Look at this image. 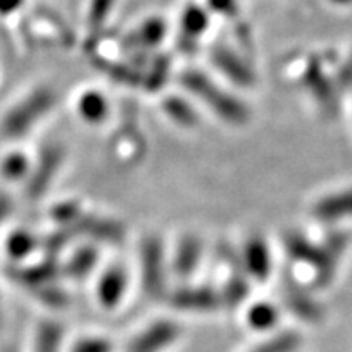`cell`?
Listing matches in <instances>:
<instances>
[{
	"label": "cell",
	"instance_id": "6da1fadb",
	"mask_svg": "<svg viewBox=\"0 0 352 352\" xmlns=\"http://www.w3.org/2000/svg\"><path fill=\"white\" fill-rule=\"evenodd\" d=\"M285 252L298 263L308 264L316 272V284H328L336 272L338 259L346 250L344 233H331L323 245L311 243L300 233H289L285 236Z\"/></svg>",
	"mask_w": 352,
	"mask_h": 352
},
{
	"label": "cell",
	"instance_id": "7a4b0ae2",
	"mask_svg": "<svg viewBox=\"0 0 352 352\" xmlns=\"http://www.w3.org/2000/svg\"><path fill=\"white\" fill-rule=\"evenodd\" d=\"M183 85L197 96L206 107L212 109L215 114H219L220 120H226L232 124H241L248 120V111L243 107V103L227 94L223 88H220L217 83L210 80L208 76L199 72V70H191L184 74Z\"/></svg>",
	"mask_w": 352,
	"mask_h": 352
},
{
	"label": "cell",
	"instance_id": "3957f363",
	"mask_svg": "<svg viewBox=\"0 0 352 352\" xmlns=\"http://www.w3.org/2000/svg\"><path fill=\"white\" fill-rule=\"evenodd\" d=\"M54 104L56 96L50 88H36L7 113L2 122V132L10 139L23 138L54 108Z\"/></svg>",
	"mask_w": 352,
	"mask_h": 352
},
{
	"label": "cell",
	"instance_id": "277c9868",
	"mask_svg": "<svg viewBox=\"0 0 352 352\" xmlns=\"http://www.w3.org/2000/svg\"><path fill=\"white\" fill-rule=\"evenodd\" d=\"M164 245L158 236H148L140 245V276L145 292L160 297L165 290Z\"/></svg>",
	"mask_w": 352,
	"mask_h": 352
},
{
	"label": "cell",
	"instance_id": "5b68a950",
	"mask_svg": "<svg viewBox=\"0 0 352 352\" xmlns=\"http://www.w3.org/2000/svg\"><path fill=\"white\" fill-rule=\"evenodd\" d=\"M179 333L182 329L178 323L170 320H158L148 324L129 342L127 352H160L173 344L178 340Z\"/></svg>",
	"mask_w": 352,
	"mask_h": 352
},
{
	"label": "cell",
	"instance_id": "8992f818",
	"mask_svg": "<svg viewBox=\"0 0 352 352\" xmlns=\"http://www.w3.org/2000/svg\"><path fill=\"white\" fill-rule=\"evenodd\" d=\"M63 160L64 151L59 145H50V147L43 148L41 155L38 158L36 168H34L28 183V195L32 199H38L46 192V189L50 188L51 182L63 165Z\"/></svg>",
	"mask_w": 352,
	"mask_h": 352
},
{
	"label": "cell",
	"instance_id": "52a82bcc",
	"mask_svg": "<svg viewBox=\"0 0 352 352\" xmlns=\"http://www.w3.org/2000/svg\"><path fill=\"white\" fill-rule=\"evenodd\" d=\"M70 232L87 233L91 239L107 241V243H121L124 240V227L111 219L95 217V215H78L69 226Z\"/></svg>",
	"mask_w": 352,
	"mask_h": 352
},
{
	"label": "cell",
	"instance_id": "ba28073f",
	"mask_svg": "<svg viewBox=\"0 0 352 352\" xmlns=\"http://www.w3.org/2000/svg\"><path fill=\"white\" fill-rule=\"evenodd\" d=\"M170 302L179 310L210 311L222 303V296L209 285H197V287H182L175 290Z\"/></svg>",
	"mask_w": 352,
	"mask_h": 352
},
{
	"label": "cell",
	"instance_id": "9c48e42d",
	"mask_svg": "<svg viewBox=\"0 0 352 352\" xmlns=\"http://www.w3.org/2000/svg\"><path fill=\"white\" fill-rule=\"evenodd\" d=\"M243 267L246 276L266 280L271 274V253L261 236H252L243 248Z\"/></svg>",
	"mask_w": 352,
	"mask_h": 352
},
{
	"label": "cell",
	"instance_id": "30bf717a",
	"mask_svg": "<svg viewBox=\"0 0 352 352\" xmlns=\"http://www.w3.org/2000/svg\"><path fill=\"white\" fill-rule=\"evenodd\" d=\"M311 214L323 222L352 217V189L321 197L311 209Z\"/></svg>",
	"mask_w": 352,
	"mask_h": 352
},
{
	"label": "cell",
	"instance_id": "8fae6325",
	"mask_svg": "<svg viewBox=\"0 0 352 352\" xmlns=\"http://www.w3.org/2000/svg\"><path fill=\"white\" fill-rule=\"evenodd\" d=\"M127 276L124 267L111 266L101 276L98 283L100 303L107 308H114L121 302L126 292Z\"/></svg>",
	"mask_w": 352,
	"mask_h": 352
},
{
	"label": "cell",
	"instance_id": "7c38bea8",
	"mask_svg": "<svg viewBox=\"0 0 352 352\" xmlns=\"http://www.w3.org/2000/svg\"><path fill=\"white\" fill-rule=\"evenodd\" d=\"M202 256V245L196 236H184L173 258V272L179 279H188L197 270Z\"/></svg>",
	"mask_w": 352,
	"mask_h": 352
},
{
	"label": "cell",
	"instance_id": "4fadbf2b",
	"mask_svg": "<svg viewBox=\"0 0 352 352\" xmlns=\"http://www.w3.org/2000/svg\"><path fill=\"white\" fill-rule=\"evenodd\" d=\"M284 297L294 315L305 321H318L323 316L320 303L315 302L302 287L289 280L284 287Z\"/></svg>",
	"mask_w": 352,
	"mask_h": 352
},
{
	"label": "cell",
	"instance_id": "5bb4252c",
	"mask_svg": "<svg viewBox=\"0 0 352 352\" xmlns=\"http://www.w3.org/2000/svg\"><path fill=\"white\" fill-rule=\"evenodd\" d=\"M12 276L21 284H25L26 287L39 289L43 285H50L54 283V279L59 276V266L54 259H47L41 264L32 267H23V270H15L12 272Z\"/></svg>",
	"mask_w": 352,
	"mask_h": 352
},
{
	"label": "cell",
	"instance_id": "9a60e30c",
	"mask_svg": "<svg viewBox=\"0 0 352 352\" xmlns=\"http://www.w3.org/2000/svg\"><path fill=\"white\" fill-rule=\"evenodd\" d=\"M98 261V252L91 246H83L72 254L65 266V274L74 277V279H82L96 266Z\"/></svg>",
	"mask_w": 352,
	"mask_h": 352
},
{
	"label": "cell",
	"instance_id": "2e32d148",
	"mask_svg": "<svg viewBox=\"0 0 352 352\" xmlns=\"http://www.w3.org/2000/svg\"><path fill=\"white\" fill-rule=\"evenodd\" d=\"M78 111L80 116L88 122H100L104 120L108 113V103L96 91H88V94L80 96L78 101Z\"/></svg>",
	"mask_w": 352,
	"mask_h": 352
},
{
	"label": "cell",
	"instance_id": "e0dca14e",
	"mask_svg": "<svg viewBox=\"0 0 352 352\" xmlns=\"http://www.w3.org/2000/svg\"><path fill=\"white\" fill-rule=\"evenodd\" d=\"M248 290L250 289L248 283H246V274H243V271L240 267H236V271L232 272L230 277H228L223 292L220 296H222V302H226L227 305L236 307L248 296Z\"/></svg>",
	"mask_w": 352,
	"mask_h": 352
},
{
	"label": "cell",
	"instance_id": "ac0fdd59",
	"mask_svg": "<svg viewBox=\"0 0 352 352\" xmlns=\"http://www.w3.org/2000/svg\"><path fill=\"white\" fill-rule=\"evenodd\" d=\"M277 321H279V311L271 303L259 302L250 308L248 323L258 331H266V329L274 327Z\"/></svg>",
	"mask_w": 352,
	"mask_h": 352
},
{
	"label": "cell",
	"instance_id": "d6986e66",
	"mask_svg": "<svg viewBox=\"0 0 352 352\" xmlns=\"http://www.w3.org/2000/svg\"><path fill=\"white\" fill-rule=\"evenodd\" d=\"M63 328L52 321H44L38 329L36 352H59Z\"/></svg>",
	"mask_w": 352,
	"mask_h": 352
},
{
	"label": "cell",
	"instance_id": "ffe728a7",
	"mask_svg": "<svg viewBox=\"0 0 352 352\" xmlns=\"http://www.w3.org/2000/svg\"><path fill=\"white\" fill-rule=\"evenodd\" d=\"M300 344V336L294 331H284L276 334L263 344L254 347L250 352H294Z\"/></svg>",
	"mask_w": 352,
	"mask_h": 352
},
{
	"label": "cell",
	"instance_id": "44dd1931",
	"mask_svg": "<svg viewBox=\"0 0 352 352\" xmlns=\"http://www.w3.org/2000/svg\"><path fill=\"white\" fill-rule=\"evenodd\" d=\"M33 248H34V239L28 232H23V230L12 233L10 239L7 241L8 254L16 259L25 258L26 254L32 253Z\"/></svg>",
	"mask_w": 352,
	"mask_h": 352
},
{
	"label": "cell",
	"instance_id": "7402d4cb",
	"mask_svg": "<svg viewBox=\"0 0 352 352\" xmlns=\"http://www.w3.org/2000/svg\"><path fill=\"white\" fill-rule=\"evenodd\" d=\"M28 171V160L23 153H10L6 160L2 162V173L8 179H19Z\"/></svg>",
	"mask_w": 352,
	"mask_h": 352
},
{
	"label": "cell",
	"instance_id": "603a6c76",
	"mask_svg": "<svg viewBox=\"0 0 352 352\" xmlns=\"http://www.w3.org/2000/svg\"><path fill=\"white\" fill-rule=\"evenodd\" d=\"M113 346L103 338H85L72 347V352H111Z\"/></svg>",
	"mask_w": 352,
	"mask_h": 352
},
{
	"label": "cell",
	"instance_id": "cb8c5ba5",
	"mask_svg": "<svg viewBox=\"0 0 352 352\" xmlns=\"http://www.w3.org/2000/svg\"><path fill=\"white\" fill-rule=\"evenodd\" d=\"M78 215H80V208H78L76 202H63V204L56 206L54 210H52V217L57 222L64 223V226H70Z\"/></svg>",
	"mask_w": 352,
	"mask_h": 352
},
{
	"label": "cell",
	"instance_id": "d4e9b609",
	"mask_svg": "<svg viewBox=\"0 0 352 352\" xmlns=\"http://www.w3.org/2000/svg\"><path fill=\"white\" fill-rule=\"evenodd\" d=\"M36 292H38V297H41L43 302L50 303V305H52V307L64 305V303L67 302V297H65V294L60 292V290L52 284L43 285V287L36 289Z\"/></svg>",
	"mask_w": 352,
	"mask_h": 352
},
{
	"label": "cell",
	"instance_id": "484cf974",
	"mask_svg": "<svg viewBox=\"0 0 352 352\" xmlns=\"http://www.w3.org/2000/svg\"><path fill=\"white\" fill-rule=\"evenodd\" d=\"M69 239H70V230H60L54 233V235L47 236L46 241H44V248H46L47 253L54 256V254L59 253L60 250L69 243Z\"/></svg>",
	"mask_w": 352,
	"mask_h": 352
},
{
	"label": "cell",
	"instance_id": "4316f807",
	"mask_svg": "<svg viewBox=\"0 0 352 352\" xmlns=\"http://www.w3.org/2000/svg\"><path fill=\"white\" fill-rule=\"evenodd\" d=\"M109 7V0H94V6H91L90 16L94 21H101L107 16Z\"/></svg>",
	"mask_w": 352,
	"mask_h": 352
},
{
	"label": "cell",
	"instance_id": "83f0119b",
	"mask_svg": "<svg viewBox=\"0 0 352 352\" xmlns=\"http://www.w3.org/2000/svg\"><path fill=\"white\" fill-rule=\"evenodd\" d=\"M23 2L25 0H0V15H12L23 6Z\"/></svg>",
	"mask_w": 352,
	"mask_h": 352
},
{
	"label": "cell",
	"instance_id": "f1b7e54d",
	"mask_svg": "<svg viewBox=\"0 0 352 352\" xmlns=\"http://www.w3.org/2000/svg\"><path fill=\"white\" fill-rule=\"evenodd\" d=\"M10 210H12V201L8 199L7 195L0 192V222L7 217Z\"/></svg>",
	"mask_w": 352,
	"mask_h": 352
},
{
	"label": "cell",
	"instance_id": "f546056e",
	"mask_svg": "<svg viewBox=\"0 0 352 352\" xmlns=\"http://www.w3.org/2000/svg\"><path fill=\"white\" fill-rule=\"evenodd\" d=\"M334 2H338L340 6H344V3H352V0H334Z\"/></svg>",
	"mask_w": 352,
	"mask_h": 352
},
{
	"label": "cell",
	"instance_id": "4dcf8cb0",
	"mask_svg": "<svg viewBox=\"0 0 352 352\" xmlns=\"http://www.w3.org/2000/svg\"><path fill=\"white\" fill-rule=\"evenodd\" d=\"M6 352H13V351H12V349H7V351H6Z\"/></svg>",
	"mask_w": 352,
	"mask_h": 352
}]
</instances>
